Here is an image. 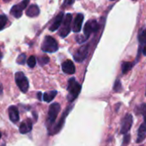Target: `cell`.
I'll return each instance as SVG.
<instances>
[{
	"label": "cell",
	"instance_id": "cell-17",
	"mask_svg": "<svg viewBox=\"0 0 146 146\" xmlns=\"http://www.w3.org/2000/svg\"><path fill=\"white\" fill-rule=\"evenodd\" d=\"M69 109H70V108H68L65 110L63 116L61 117V119H60V120L58 121V123L56 125V127L54 128L53 132H52V134H56V133H58V132L61 130V128L63 127V125H64V123L65 118H66V116H67V114H68V113H69Z\"/></svg>",
	"mask_w": 146,
	"mask_h": 146
},
{
	"label": "cell",
	"instance_id": "cell-25",
	"mask_svg": "<svg viewBox=\"0 0 146 146\" xmlns=\"http://www.w3.org/2000/svg\"><path fill=\"white\" fill-rule=\"evenodd\" d=\"M113 90H114V91H116V92H117V91H120V90H121V84H120V82H119V80H117V81L115 82Z\"/></svg>",
	"mask_w": 146,
	"mask_h": 146
},
{
	"label": "cell",
	"instance_id": "cell-13",
	"mask_svg": "<svg viewBox=\"0 0 146 146\" xmlns=\"http://www.w3.org/2000/svg\"><path fill=\"white\" fill-rule=\"evenodd\" d=\"M64 21V13L63 12H60L54 19L53 23H52V25L50 26L49 28V30L53 32V31H56L61 25L62 22Z\"/></svg>",
	"mask_w": 146,
	"mask_h": 146
},
{
	"label": "cell",
	"instance_id": "cell-4",
	"mask_svg": "<svg viewBox=\"0 0 146 146\" xmlns=\"http://www.w3.org/2000/svg\"><path fill=\"white\" fill-rule=\"evenodd\" d=\"M59 111H60V105L58 102H54L50 105L49 110H48V114H47V119H46L47 125L50 126L55 122Z\"/></svg>",
	"mask_w": 146,
	"mask_h": 146
},
{
	"label": "cell",
	"instance_id": "cell-14",
	"mask_svg": "<svg viewBox=\"0 0 146 146\" xmlns=\"http://www.w3.org/2000/svg\"><path fill=\"white\" fill-rule=\"evenodd\" d=\"M33 125H32V121L30 119H27L25 121H23L20 125L19 127V131L22 134H25L29 132L32 130Z\"/></svg>",
	"mask_w": 146,
	"mask_h": 146
},
{
	"label": "cell",
	"instance_id": "cell-31",
	"mask_svg": "<svg viewBox=\"0 0 146 146\" xmlns=\"http://www.w3.org/2000/svg\"><path fill=\"white\" fill-rule=\"evenodd\" d=\"M145 96H146V92H145Z\"/></svg>",
	"mask_w": 146,
	"mask_h": 146
},
{
	"label": "cell",
	"instance_id": "cell-15",
	"mask_svg": "<svg viewBox=\"0 0 146 146\" xmlns=\"http://www.w3.org/2000/svg\"><path fill=\"white\" fill-rule=\"evenodd\" d=\"M9 116L10 119L13 123H17L19 120V112L16 106H11L9 108Z\"/></svg>",
	"mask_w": 146,
	"mask_h": 146
},
{
	"label": "cell",
	"instance_id": "cell-24",
	"mask_svg": "<svg viewBox=\"0 0 146 146\" xmlns=\"http://www.w3.org/2000/svg\"><path fill=\"white\" fill-rule=\"evenodd\" d=\"M39 63L41 64V65H44V64H46L48 62H49V58L48 57H46V56H43V57H40L39 58Z\"/></svg>",
	"mask_w": 146,
	"mask_h": 146
},
{
	"label": "cell",
	"instance_id": "cell-3",
	"mask_svg": "<svg viewBox=\"0 0 146 146\" xmlns=\"http://www.w3.org/2000/svg\"><path fill=\"white\" fill-rule=\"evenodd\" d=\"M15 80H16V83H17L18 88L20 89V90L23 93H26L29 90V84L28 78H26V76L23 74L22 71H18V72L16 73Z\"/></svg>",
	"mask_w": 146,
	"mask_h": 146
},
{
	"label": "cell",
	"instance_id": "cell-22",
	"mask_svg": "<svg viewBox=\"0 0 146 146\" xmlns=\"http://www.w3.org/2000/svg\"><path fill=\"white\" fill-rule=\"evenodd\" d=\"M138 40L140 41V43H145L146 42V29L139 35L138 36Z\"/></svg>",
	"mask_w": 146,
	"mask_h": 146
},
{
	"label": "cell",
	"instance_id": "cell-29",
	"mask_svg": "<svg viewBox=\"0 0 146 146\" xmlns=\"http://www.w3.org/2000/svg\"><path fill=\"white\" fill-rule=\"evenodd\" d=\"M0 138H1V132H0Z\"/></svg>",
	"mask_w": 146,
	"mask_h": 146
},
{
	"label": "cell",
	"instance_id": "cell-16",
	"mask_svg": "<svg viewBox=\"0 0 146 146\" xmlns=\"http://www.w3.org/2000/svg\"><path fill=\"white\" fill-rule=\"evenodd\" d=\"M39 14H40V9L36 5H31L26 11V15L29 17H35Z\"/></svg>",
	"mask_w": 146,
	"mask_h": 146
},
{
	"label": "cell",
	"instance_id": "cell-8",
	"mask_svg": "<svg viewBox=\"0 0 146 146\" xmlns=\"http://www.w3.org/2000/svg\"><path fill=\"white\" fill-rule=\"evenodd\" d=\"M132 121H133V119H132V115L128 113L126 114L123 120H122V123H121V129H120V133L122 134H126L130 129L131 128V125H132Z\"/></svg>",
	"mask_w": 146,
	"mask_h": 146
},
{
	"label": "cell",
	"instance_id": "cell-7",
	"mask_svg": "<svg viewBox=\"0 0 146 146\" xmlns=\"http://www.w3.org/2000/svg\"><path fill=\"white\" fill-rule=\"evenodd\" d=\"M88 53H89V46L84 45L76 51V52L74 53V55H73V58H74V59L77 62L82 63L87 58Z\"/></svg>",
	"mask_w": 146,
	"mask_h": 146
},
{
	"label": "cell",
	"instance_id": "cell-9",
	"mask_svg": "<svg viewBox=\"0 0 146 146\" xmlns=\"http://www.w3.org/2000/svg\"><path fill=\"white\" fill-rule=\"evenodd\" d=\"M97 22L96 20H90L86 23V24L84 25V37L86 39H88L90 37V35L96 31L97 29Z\"/></svg>",
	"mask_w": 146,
	"mask_h": 146
},
{
	"label": "cell",
	"instance_id": "cell-2",
	"mask_svg": "<svg viewBox=\"0 0 146 146\" xmlns=\"http://www.w3.org/2000/svg\"><path fill=\"white\" fill-rule=\"evenodd\" d=\"M41 49L43 52L52 53V52H55L58 51V45L54 38H52V36H46L44 39V41L42 43Z\"/></svg>",
	"mask_w": 146,
	"mask_h": 146
},
{
	"label": "cell",
	"instance_id": "cell-23",
	"mask_svg": "<svg viewBox=\"0 0 146 146\" xmlns=\"http://www.w3.org/2000/svg\"><path fill=\"white\" fill-rule=\"evenodd\" d=\"M25 60H26V55L24 53H22V54H20V56H18L17 62L19 64H23L25 63Z\"/></svg>",
	"mask_w": 146,
	"mask_h": 146
},
{
	"label": "cell",
	"instance_id": "cell-30",
	"mask_svg": "<svg viewBox=\"0 0 146 146\" xmlns=\"http://www.w3.org/2000/svg\"><path fill=\"white\" fill-rule=\"evenodd\" d=\"M5 1H9V0H5Z\"/></svg>",
	"mask_w": 146,
	"mask_h": 146
},
{
	"label": "cell",
	"instance_id": "cell-5",
	"mask_svg": "<svg viewBox=\"0 0 146 146\" xmlns=\"http://www.w3.org/2000/svg\"><path fill=\"white\" fill-rule=\"evenodd\" d=\"M71 20H72L71 14H66V16H65V17L64 18V21H63V26H62V28H61V29L59 31L60 37L64 38L70 34V29H71V27H70Z\"/></svg>",
	"mask_w": 146,
	"mask_h": 146
},
{
	"label": "cell",
	"instance_id": "cell-18",
	"mask_svg": "<svg viewBox=\"0 0 146 146\" xmlns=\"http://www.w3.org/2000/svg\"><path fill=\"white\" fill-rule=\"evenodd\" d=\"M56 95H57V91L56 90H52V91H49V92H46L43 95V100L46 102H52L54 99Z\"/></svg>",
	"mask_w": 146,
	"mask_h": 146
},
{
	"label": "cell",
	"instance_id": "cell-26",
	"mask_svg": "<svg viewBox=\"0 0 146 146\" xmlns=\"http://www.w3.org/2000/svg\"><path fill=\"white\" fill-rule=\"evenodd\" d=\"M73 1H74V0H64V5H71V4L73 3Z\"/></svg>",
	"mask_w": 146,
	"mask_h": 146
},
{
	"label": "cell",
	"instance_id": "cell-21",
	"mask_svg": "<svg viewBox=\"0 0 146 146\" xmlns=\"http://www.w3.org/2000/svg\"><path fill=\"white\" fill-rule=\"evenodd\" d=\"M27 63H28V65L30 68H34L35 66V64H36V58H35V56H30L29 58Z\"/></svg>",
	"mask_w": 146,
	"mask_h": 146
},
{
	"label": "cell",
	"instance_id": "cell-28",
	"mask_svg": "<svg viewBox=\"0 0 146 146\" xmlns=\"http://www.w3.org/2000/svg\"><path fill=\"white\" fill-rule=\"evenodd\" d=\"M2 58H3V54H2V52H1V50H0V60L2 59Z\"/></svg>",
	"mask_w": 146,
	"mask_h": 146
},
{
	"label": "cell",
	"instance_id": "cell-12",
	"mask_svg": "<svg viewBox=\"0 0 146 146\" xmlns=\"http://www.w3.org/2000/svg\"><path fill=\"white\" fill-rule=\"evenodd\" d=\"M83 22H84V15L80 14V13L78 14L74 20V23H73V27H72L73 32L78 33L81 31L82 26H83Z\"/></svg>",
	"mask_w": 146,
	"mask_h": 146
},
{
	"label": "cell",
	"instance_id": "cell-20",
	"mask_svg": "<svg viewBox=\"0 0 146 146\" xmlns=\"http://www.w3.org/2000/svg\"><path fill=\"white\" fill-rule=\"evenodd\" d=\"M7 22H8V18L5 15H0V31L6 26Z\"/></svg>",
	"mask_w": 146,
	"mask_h": 146
},
{
	"label": "cell",
	"instance_id": "cell-10",
	"mask_svg": "<svg viewBox=\"0 0 146 146\" xmlns=\"http://www.w3.org/2000/svg\"><path fill=\"white\" fill-rule=\"evenodd\" d=\"M143 115V121L138 128L137 131V143H141L146 137V113Z\"/></svg>",
	"mask_w": 146,
	"mask_h": 146
},
{
	"label": "cell",
	"instance_id": "cell-6",
	"mask_svg": "<svg viewBox=\"0 0 146 146\" xmlns=\"http://www.w3.org/2000/svg\"><path fill=\"white\" fill-rule=\"evenodd\" d=\"M29 4V0H23L20 4H17L11 8V14L14 16L16 18H20L23 15V10L26 9Z\"/></svg>",
	"mask_w": 146,
	"mask_h": 146
},
{
	"label": "cell",
	"instance_id": "cell-11",
	"mask_svg": "<svg viewBox=\"0 0 146 146\" xmlns=\"http://www.w3.org/2000/svg\"><path fill=\"white\" fill-rule=\"evenodd\" d=\"M62 70L65 74H68V75L74 74L76 71L75 65L73 64V62L70 60H66L62 64Z\"/></svg>",
	"mask_w": 146,
	"mask_h": 146
},
{
	"label": "cell",
	"instance_id": "cell-1",
	"mask_svg": "<svg viewBox=\"0 0 146 146\" xmlns=\"http://www.w3.org/2000/svg\"><path fill=\"white\" fill-rule=\"evenodd\" d=\"M67 90L69 92L68 100L70 102H73L78 96L80 91H81V85L76 81L75 78H70L68 81V86Z\"/></svg>",
	"mask_w": 146,
	"mask_h": 146
},
{
	"label": "cell",
	"instance_id": "cell-32",
	"mask_svg": "<svg viewBox=\"0 0 146 146\" xmlns=\"http://www.w3.org/2000/svg\"><path fill=\"white\" fill-rule=\"evenodd\" d=\"M111 1H113V0H111Z\"/></svg>",
	"mask_w": 146,
	"mask_h": 146
},
{
	"label": "cell",
	"instance_id": "cell-19",
	"mask_svg": "<svg viewBox=\"0 0 146 146\" xmlns=\"http://www.w3.org/2000/svg\"><path fill=\"white\" fill-rule=\"evenodd\" d=\"M121 68H122L123 73H127L132 68V64L131 62H123Z\"/></svg>",
	"mask_w": 146,
	"mask_h": 146
},
{
	"label": "cell",
	"instance_id": "cell-27",
	"mask_svg": "<svg viewBox=\"0 0 146 146\" xmlns=\"http://www.w3.org/2000/svg\"><path fill=\"white\" fill-rule=\"evenodd\" d=\"M143 53L146 56V46L143 47Z\"/></svg>",
	"mask_w": 146,
	"mask_h": 146
}]
</instances>
